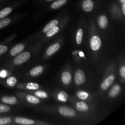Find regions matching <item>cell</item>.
<instances>
[{
  "label": "cell",
  "mask_w": 125,
  "mask_h": 125,
  "mask_svg": "<svg viewBox=\"0 0 125 125\" xmlns=\"http://www.w3.org/2000/svg\"><path fill=\"white\" fill-rule=\"evenodd\" d=\"M31 57V54L28 51L23 52L22 53L18 54L17 57L13 59V63L15 65H21V63L26 62Z\"/></svg>",
  "instance_id": "cell-1"
},
{
  "label": "cell",
  "mask_w": 125,
  "mask_h": 125,
  "mask_svg": "<svg viewBox=\"0 0 125 125\" xmlns=\"http://www.w3.org/2000/svg\"><path fill=\"white\" fill-rule=\"evenodd\" d=\"M59 112L61 115L66 117H74L76 115V112L73 109L67 106H61L59 109Z\"/></svg>",
  "instance_id": "cell-2"
},
{
  "label": "cell",
  "mask_w": 125,
  "mask_h": 125,
  "mask_svg": "<svg viewBox=\"0 0 125 125\" xmlns=\"http://www.w3.org/2000/svg\"><path fill=\"white\" fill-rule=\"evenodd\" d=\"M85 80V73L81 70H78L74 74V83L77 85L83 84Z\"/></svg>",
  "instance_id": "cell-3"
},
{
  "label": "cell",
  "mask_w": 125,
  "mask_h": 125,
  "mask_svg": "<svg viewBox=\"0 0 125 125\" xmlns=\"http://www.w3.org/2000/svg\"><path fill=\"white\" fill-rule=\"evenodd\" d=\"M90 47L94 51H97L101 46V41L100 38L97 35H94L90 40Z\"/></svg>",
  "instance_id": "cell-4"
},
{
  "label": "cell",
  "mask_w": 125,
  "mask_h": 125,
  "mask_svg": "<svg viewBox=\"0 0 125 125\" xmlns=\"http://www.w3.org/2000/svg\"><path fill=\"white\" fill-rule=\"evenodd\" d=\"M115 79V76L114 74H111L109 76H108V78H106L104 81H103V83L101 84V87L103 90H107L111 85H112V83L114 81Z\"/></svg>",
  "instance_id": "cell-5"
},
{
  "label": "cell",
  "mask_w": 125,
  "mask_h": 125,
  "mask_svg": "<svg viewBox=\"0 0 125 125\" xmlns=\"http://www.w3.org/2000/svg\"><path fill=\"white\" fill-rule=\"evenodd\" d=\"M24 47H25V46H24V44H17V45H16L15 46H14L11 49L10 51V54L12 56H17V55H18V54H20L21 52L23 51V50L24 49Z\"/></svg>",
  "instance_id": "cell-6"
},
{
  "label": "cell",
  "mask_w": 125,
  "mask_h": 125,
  "mask_svg": "<svg viewBox=\"0 0 125 125\" xmlns=\"http://www.w3.org/2000/svg\"><path fill=\"white\" fill-rule=\"evenodd\" d=\"M94 4L92 0H85L83 2V10L87 12H91L94 9Z\"/></svg>",
  "instance_id": "cell-7"
},
{
  "label": "cell",
  "mask_w": 125,
  "mask_h": 125,
  "mask_svg": "<svg viewBox=\"0 0 125 125\" xmlns=\"http://www.w3.org/2000/svg\"><path fill=\"white\" fill-rule=\"evenodd\" d=\"M62 81L65 85H68L72 81V74L69 72H64L62 74Z\"/></svg>",
  "instance_id": "cell-8"
},
{
  "label": "cell",
  "mask_w": 125,
  "mask_h": 125,
  "mask_svg": "<svg viewBox=\"0 0 125 125\" xmlns=\"http://www.w3.org/2000/svg\"><path fill=\"white\" fill-rule=\"evenodd\" d=\"M60 48V45L57 43H56L53 44L51 46H50L46 50V54L48 56H51L52 54H53L54 53L56 52L57 51H58Z\"/></svg>",
  "instance_id": "cell-9"
},
{
  "label": "cell",
  "mask_w": 125,
  "mask_h": 125,
  "mask_svg": "<svg viewBox=\"0 0 125 125\" xmlns=\"http://www.w3.org/2000/svg\"><path fill=\"white\" fill-rule=\"evenodd\" d=\"M15 122L18 124L21 125H32L34 123V121L32 120L28 119V118H22V117H18V118H15Z\"/></svg>",
  "instance_id": "cell-10"
},
{
  "label": "cell",
  "mask_w": 125,
  "mask_h": 125,
  "mask_svg": "<svg viewBox=\"0 0 125 125\" xmlns=\"http://www.w3.org/2000/svg\"><path fill=\"white\" fill-rule=\"evenodd\" d=\"M121 91V87L118 84H115L114 86H113V87L112 88V89L111 90V91L109 92V95L111 97H115L117 96L118 94H120Z\"/></svg>",
  "instance_id": "cell-11"
},
{
  "label": "cell",
  "mask_w": 125,
  "mask_h": 125,
  "mask_svg": "<svg viewBox=\"0 0 125 125\" xmlns=\"http://www.w3.org/2000/svg\"><path fill=\"white\" fill-rule=\"evenodd\" d=\"M98 24L99 26L101 29H104L107 27L108 24V21H107V17L105 15H101L98 18Z\"/></svg>",
  "instance_id": "cell-12"
},
{
  "label": "cell",
  "mask_w": 125,
  "mask_h": 125,
  "mask_svg": "<svg viewBox=\"0 0 125 125\" xmlns=\"http://www.w3.org/2000/svg\"><path fill=\"white\" fill-rule=\"evenodd\" d=\"M2 101L6 104L13 105L17 103V100L16 98L14 97V96H5L2 98Z\"/></svg>",
  "instance_id": "cell-13"
},
{
  "label": "cell",
  "mask_w": 125,
  "mask_h": 125,
  "mask_svg": "<svg viewBox=\"0 0 125 125\" xmlns=\"http://www.w3.org/2000/svg\"><path fill=\"white\" fill-rule=\"evenodd\" d=\"M43 68L42 66L39 65L32 68L31 70L30 74L32 76H37L41 74L43 72Z\"/></svg>",
  "instance_id": "cell-14"
},
{
  "label": "cell",
  "mask_w": 125,
  "mask_h": 125,
  "mask_svg": "<svg viewBox=\"0 0 125 125\" xmlns=\"http://www.w3.org/2000/svg\"><path fill=\"white\" fill-rule=\"evenodd\" d=\"M76 109L80 112H86L89 110V107H88L87 104L83 101L78 103L76 105Z\"/></svg>",
  "instance_id": "cell-15"
},
{
  "label": "cell",
  "mask_w": 125,
  "mask_h": 125,
  "mask_svg": "<svg viewBox=\"0 0 125 125\" xmlns=\"http://www.w3.org/2000/svg\"><path fill=\"white\" fill-rule=\"evenodd\" d=\"M58 24V21L57 20H54L51 21L48 24H46L45 26V28L43 29V32L44 33H46L50 29H51V28H54V26H56L57 24Z\"/></svg>",
  "instance_id": "cell-16"
},
{
  "label": "cell",
  "mask_w": 125,
  "mask_h": 125,
  "mask_svg": "<svg viewBox=\"0 0 125 125\" xmlns=\"http://www.w3.org/2000/svg\"><path fill=\"white\" fill-rule=\"evenodd\" d=\"M67 2V0H57L54 1L52 4L51 5V7L52 9H56L59 7H62Z\"/></svg>",
  "instance_id": "cell-17"
},
{
  "label": "cell",
  "mask_w": 125,
  "mask_h": 125,
  "mask_svg": "<svg viewBox=\"0 0 125 125\" xmlns=\"http://www.w3.org/2000/svg\"><path fill=\"white\" fill-rule=\"evenodd\" d=\"M12 11V9L11 7H6L0 11V18H3L8 15Z\"/></svg>",
  "instance_id": "cell-18"
},
{
  "label": "cell",
  "mask_w": 125,
  "mask_h": 125,
  "mask_svg": "<svg viewBox=\"0 0 125 125\" xmlns=\"http://www.w3.org/2000/svg\"><path fill=\"white\" fill-rule=\"evenodd\" d=\"M26 100L28 102L33 104H38L40 103V100L39 98L32 96V95H28L26 96Z\"/></svg>",
  "instance_id": "cell-19"
},
{
  "label": "cell",
  "mask_w": 125,
  "mask_h": 125,
  "mask_svg": "<svg viewBox=\"0 0 125 125\" xmlns=\"http://www.w3.org/2000/svg\"><path fill=\"white\" fill-rule=\"evenodd\" d=\"M59 31V28L56 26H54V28H51V29L48 31L46 32V37H50L52 36L54 34H56V33H57Z\"/></svg>",
  "instance_id": "cell-20"
},
{
  "label": "cell",
  "mask_w": 125,
  "mask_h": 125,
  "mask_svg": "<svg viewBox=\"0 0 125 125\" xmlns=\"http://www.w3.org/2000/svg\"><path fill=\"white\" fill-rule=\"evenodd\" d=\"M83 29H79L77 32L76 37V43L78 45H80L82 41H83Z\"/></svg>",
  "instance_id": "cell-21"
},
{
  "label": "cell",
  "mask_w": 125,
  "mask_h": 125,
  "mask_svg": "<svg viewBox=\"0 0 125 125\" xmlns=\"http://www.w3.org/2000/svg\"><path fill=\"white\" fill-rule=\"evenodd\" d=\"M10 19L9 18H1V20H0V29L6 27V26H7L10 23Z\"/></svg>",
  "instance_id": "cell-22"
},
{
  "label": "cell",
  "mask_w": 125,
  "mask_h": 125,
  "mask_svg": "<svg viewBox=\"0 0 125 125\" xmlns=\"http://www.w3.org/2000/svg\"><path fill=\"white\" fill-rule=\"evenodd\" d=\"M17 83V79L15 77L13 76H10L9 78H8V79H7V84H8L9 86L10 87H13Z\"/></svg>",
  "instance_id": "cell-23"
},
{
  "label": "cell",
  "mask_w": 125,
  "mask_h": 125,
  "mask_svg": "<svg viewBox=\"0 0 125 125\" xmlns=\"http://www.w3.org/2000/svg\"><path fill=\"white\" fill-rule=\"evenodd\" d=\"M58 99L60 101H67V99H68V95L65 92H61L58 95Z\"/></svg>",
  "instance_id": "cell-24"
},
{
  "label": "cell",
  "mask_w": 125,
  "mask_h": 125,
  "mask_svg": "<svg viewBox=\"0 0 125 125\" xmlns=\"http://www.w3.org/2000/svg\"><path fill=\"white\" fill-rule=\"evenodd\" d=\"M35 96H37V97L41 98H46L48 97L47 93L42 91V90H39V91L35 92Z\"/></svg>",
  "instance_id": "cell-25"
},
{
  "label": "cell",
  "mask_w": 125,
  "mask_h": 125,
  "mask_svg": "<svg viewBox=\"0 0 125 125\" xmlns=\"http://www.w3.org/2000/svg\"><path fill=\"white\" fill-rule=\"evenodd\" d=\"M26 87L27 89H29V90H37L39 88V84H35V83H30L27 84Z\"/></svg>",
  "instance_id": "cell-26"
},
{
  "label": "cell",
  "mask_w": 125,
  "mask_h": 125,
  "mask_svg": "<svg viewBox=\"0 0 125 125\" xmlns=\"http://www.w3.org/2000/svg\"><path fill=\"white\" fill-rule=\"evenodd\" d=\"M11 119L9 117H4V118H0V125L7 124L10 123Z\"/></svg>",
  "instance_id": "cell-27"
},
{
  "label": "cell",
  "mask_w": 125,
  "mask_h": 125,
  "mask_svg": "<svg viewBox=\"0 0 125 125\" xmlns=\"http://www.w3.org/2000/svg\"><path fill=\"white\" fill-rule=\"evenodd\" d=\"M78 96L81 100H86L89 95H88L87 93L84 92H80L78 94Z\"/></svg>",
  "instance_id": "cell-28"
},
{
  "label": "cell",
  "mask_w": 125,
  "mask_h": 125,
  "mask_svg": "<svg viewBox=\"0 0 125 125\" xmlns=\"http://www.w3.org/2000/svg\"><path fill=\"white\" fill-rule=\"evenodd\" d=\"M10 110V107L5 104H0V112H7Z\"/></svg>",
  "instance_id": "cell-29"
},
{
  "label": "cell",
  "mask_w": 125,
  "mask_h": 125,
  "mask_svg": "<svg viewBox=\"0 0 125 125\" xmlns=\"http://www.w3.org/2000/svg\"><path fill=\"white\" fill-rule=\"evenodd\" d=\"M8 50V48L4 45H0V56L3 54Z\"/></svg>",
  "instance_id": "cell-30"
},
{
  "label": "cell",
  "mask_w": 125,
  "mask_h": 125,
  "mask_svg": "<svg viewBox=\"0 0 125 125\" xmlns=\"http://www.w3.org/2000/svg\"><path fill=\"white\" fill-rule=\"evenodd\" d=\"M120 74L123 78H125V67L123 66L120 68Z\"/></svg>",
  "instance_id": "cell-31"
},
{
  "label": "cell",
  "mask_w": 125,
  "mask_h": 125,
  "mask_svg": "<svg viewBox=\"0 0 125 125\" xmlns=\"http://www.w3.org/2000/svg\"><path fill=\"white\" fill-rule=\"evenodd\" d=\"M6 75H7V73H6V71H1V72H0V77L1 78H5L6 76Z\"/></svg>",
  "instance_id": "cell-32"
},
{
  "label": "cell",
  "mask_w": 125,
  "mask_h": 125,
  "mask_svg": "<svg viewBox=\"0 0 125 125\" xmlns=\"http://www.w3.org/2000/svg\"><path fill=\"white\" fill-rule=\"evenodd\" d=\"M122 10H123V13L125 15V3H123L122 5Z\"/></svg>",
  "instance_id": "cell-33"
},
{
  "label": "cell",
  "mask_w": 125,
  "mask_h": 125,
  "mask_svg": "<svg viewBox=\"0 0 125 125\" xmlns=\"http://www.w3.org/2000/svg\"><path fill=\"white\" fill-rule=\"evenodd\" d=\"M79 56H80L81 57H84V53H83V52L80 51V52H79Z\"/></svg>",
  "instance_id": "cell-34"
},
{
  "label": "cell",
  "mask_w": 125,
  "mask_h": 125,
  "mask_svg": "<svg viewBox=\"0 0 125 125\" xmlns=\"http://www.w3.org/2000/svg\"><path fill=\"white\" fill-rule=\"evenodd\" d=\"M119 1L122 3H125V0H119Z\"/></svg>",
  "instance_id": "cell-35"
},
{
  "label": "cell",
  "mask_w": 125,
  "mask_h": 125,
  "mask_svg": "<svg viewBox=\"0 0 125 125\" xmlns=\"http://www.w3.org/2000/svg\"><path fill=\"white\" fill-rule=\"evenodd\" d=\"M46 1H53V0H46Z\"/></svg>",
  "instance_id": "cell-36"
}]
</instances>
